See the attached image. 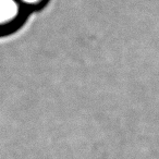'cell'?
<instances>
[{"mask_svg": "<svg viewBox=\"0 0 159 159\" xmlns=\"http://www.w3.org/2000/svg\"><path fill=\"white\" fill-rule=\"evenodd\" d=\"M19 16L16 0H0V26L13 22Z\"/></svg>", "mask_w": 159, "mask_h": 159, "instance_id": "cell-1", "label": "cell"}, {"mask_svg": "<svg viewBox=\"0 0 159 159\" xmlns=\"http://www.w3.org/2000/svg\"><path fill=\"white\" fill-rule=\"evenodd\" d=\"M23 2L27 3V5H35V3L39 2L40 0H22Z\"/></svg>", "mask_w": 159, "mask_h": 159, "instance_id": "cell-2", "label": "cell"}]
</instances>
